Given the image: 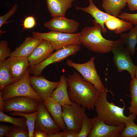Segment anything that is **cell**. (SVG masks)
Wrapping results in <instances>:
<instances>
[{"mask_svg": "<svg viewBox=\"0 0 137 137\" xmlns=\"http://www.w3.org/2000/svg\"><path fill=\"white\" fill-rule=\"evenodd\" d=\"M66 78L71 100L89 110H93L100 94L93 85L75 71L72 74L68 75Z\"/></svg>", "mask_w": 137, "mask_h": 137, "instance_id": "1", "label": "cell"}, {"mask_svg": "<svg viewBox=\"0 0 137 137\" xmlns=\"http://www.w3.org/2000/svg\"><path fill=\"white\" fill-rule=\"evenodd\" d=\"M107 88L104 92L100 93L95 101L94 106L97 116L106 124L118 126L135 120L136 115L129 114L128 116L124 115L126 106L123 101V106L120 107L115 105L113 102H109L107 98Z\"/></svg>", "mask_w": 137, "mask_h": 137, "instance_id": "2", "label": "cell"}, {"mask_svg": "<svg viewBox=\"0 0 137 137\" xmlns=\"http://www.w3.org/2000/svg\"><path fill=\"white\" fill-rule=\"evenodd\" d=\"M92 22L93 26L85 27L80 32L79 40L81 44L95 52H110L114 41L104 38L101 34L102 29L100 25L95 19Z\"/></svg>", "mask_w": 137, "mask_h": 137, "instance_id": "3", "label": "cell"}, {"mask_svg": "<svg viewBox=\"0 0 137 137\" xmlns=\"http://www.w3.org/2000/svg\"><path fill=\"white\" fill-rule=\"evenodd\" d=\"M29 67L24 77L19 81L6 86L0 91L4 101L19 96H26L33 98L39 102L43 101L31 87L29 82Z\"/></svg>", "mask_w": 137, "mask_h": 137, "instance_id": "4", "label": "cell"}, {"mask_svg": "<svg viewBox=\"0 0 137 137\" xmlns=\"http://www.w3.org/2000/svg\"><path fill=\"white\" fill-rule=\"evenodd\" d=\"M111 51L113 56V61L118 72H128L131 78L135 77L136 66L133 63L129 51L120 39L114 41Z\"/></svg>", "mask_w": 137, "mask_h": 137, "instance_id": "5", "label": "cell"}, {"mask_svg": "<svg viewBox=\"0 0 137 137\" xmlns=\"http://www.w3.org/2000/svg\"><path fill=\"white\" fill-rule=\"evenodd\" d=\"M31 32L33 37L49 42L54 50L69 45L81 44L79 40L80 32L71 34L54 31L45 33Z\"/></svg>", "mask_w": 137, "mask_h": 137, "instance_id": "6", "label": "cell"}, {"mask_svg": "<svg viewBox=\"0 0 137 137\" xmlns=\"http://www.w3.org/2000/svg\"><path fill=\"white\" fill-rule=\"evenodd\" d=\"M80 45L71 44L56 50L42 62L29 67L30 73L35 76L42 75L43 70L49 65L59 62L69 57L75 55L81 49Z\"/></svg>", "mask_w": 137, "mask_h": 137, "instance_id": "7", "label": "cell"}, {"mask_svg": "<svg viewBox=\"0 0 137 137\" xmlns=\"http://www.w3.org/2000/svg\"><path fill=\"white\" fill-rule=\"evenodd\" d=\"M95 57H92L87 62L82 64L74 62L70 60L66 61L68 66L73 67L78 72L84 79L90 82L100 93L105 91V87L98 75L95 66Z\"/></svg>", "mask_w": 137, "mask_h": 137, "instance_id": "8", "label": "cell"}, {"mask_svg": "<svg viewBox=\"0 0 137 137\" xmlns=\"http://www.w3.org/2000/svg\"><path fill=\"white\" fill-rule=\"evenodd\" d=\"M62 117L66 128L79 133L86 108L75 102L62 106Z\"/></svg>", "mask_w": 137, "mask_h": 137, "instance_id": "9", "label": "cell"}, {"mask_svg": "<svg viewBox=\"0 0 137 137\" xmlns=\"http://www.w3.org/2000/svg\"><path fill=\"white\" fill-rule=\"evenodd\" d=\"M39 102L28 96L16 97L4 101L3 111L6 113L18 111L31 113L37 111Z\"/></svg>", "mask_w": 137, "mask_h": 137, "instance_id": "10", "label": "cell"}, {"mask_svg": "<svg viewBox=\"0 0 137 137\" xmlns=\"http://www.w3.org/2000/svg\"><path fill=\"white\" fill-rule=\"evenodd\" d=\"M38 113L35 123V129L47 134H54L62 129L57 125L48 111L43 102L38 103Z\"/></svg>", "mask_w": 137, "mask_h": 137, "instance_id": "11", "label": "cell"}, {"mask_svg": "<svg viewBox=\"0 0 137 137\" xmlns=\"http://www.w3.org/2000/svg\"><path fill=\"white\" fill-rule=\"evenodd\" d=\"M92 119L93 127L89 137H121L126 126L125 123L118 126L107 125L97 116Z\"/></svg>", "mask_w": 137, "mask_h": 137, "instance_id": "12", "label": "cell"}, {"mask_svg": "<svg viewBox=\"0 0 137 137\" xmlns=\"http://www.w3.org/2000/svg\"><path fill=\"white\" fill-rule=\"evenodd\" d=\"M49 21L44 23L45 27L51 31L67 33H74L78 30L79 24L77 21L63 16L52 17Z\"/></svg>", "mask_w": 137, "mask_h": 137, "instance_id": "13", "label": "cell"}, {"mask_svg": "<svg viewBox=\"0 0 137 137\" xmlns=\"http://www.w3.org/2000/svg\"><path fill=\"white\" fill-rule=\"evenodd\" d=\"M29 82L33 90L43 101L51 97L59 81L53 82L47 80L43 76H30Z\"/></svg>", "mask_w": 137, "mask_h": 137, "instance_id": "14", "label": "cell"}, {"mask_svg": "<svg viewBox=\"0 0 137 137\" xmlns=\"http://www.w3.org/2000/svg\"><path fill=\"white\" fill-rule=\"evenodd\" d=\"M6 60L11 77L15 82L19 81L24 77L29 66L28 58L14 56Z\"/></svg>", "mask_w": 137, "mask_h": 137, "instance_id": "15", "label": "cell"}, {"mask_svg": "<svg viewBox=\"0 0 137 137\" xmlns=\"http://www.w3.org/2000/svg\"><path fill=\"white\" fill-rule=\"evenodd\" d=\"M54 50L49 42L42 40L31 55L28 58L29 67H33L44 61Z\"/></svg>", "mask_w": 137, "mask_h": 137, "instance_id": "16", "label": "cell"}, {"mask_svg": "<svg viewBox=\"0 0 137 137\" xmlns=\"http://www.w3.org/2000/svg\"><path fill=\"white\" fill-rule=\"evenodd\" d=\"M42 39L28 36L20 46L11 52L10 57L19 56L28 58L32 54Z\"/></svg>", "mask_w": 137, "mask_h": 137, "instance_id": "17", "label": "cell"}, {"mask_svg": "<svg viewBox=\"0 0 137 137\" xmlns=\"http://www.w3.org/2000/svg\"><path fill=\"white\" fill-rule=\"evenodd\" d=\"M93 1L94 0H88L89 5L87 7L82 8L76 6V9L77 10H81L90 14L102 27V32L104 34L105 33L107 32V30L104 26L105 22L114 16L100 10L96 6Z\"/></svg>", "mask_w": 137, "mask_h": 137, "instance_id": "18", "label": "cell"}, {"mask_svg": "<svg viewBox=\"0 0 137 137\" xmlns=\"http://www.w3.org/2000/svg\"><path fill=\"white\" fill-rule=\"evenodd\" d=\"M67 89L66 77L63 75L60 77L59 83L53 91L51 97L61 106L64 105H71L73 102L69 97Z\"/></svg>", "mask_w": 137, "mask_h": 137, "instance_id": "19", "label": "cell"}, {"mask_svg": "<svg viewBox=\"0 0 137 137\" xmlns=\"http://www.w3.org/2000/svg\"><path fill=\"white\" fill-rule=\"evenodd\" d=\"M43 103L57 125L63 130L66 129L62 117V106L51 97L43 101Z\"/></svg>", "mask_w": 137, "mask_h": 137, "instance_id": "20", "label": "cell"}, {"mask_svg": "<svg viewBox=\"0 0 137 137\" xmlns=\"http://www.w3.org/2000/svg\"><path fill=\"white\" fill-rule=\"evenodd\" d=\"M76 0H46L47 9L51 16H65Z\"/></svg>", "mask_w": 137, "mask_h": 137, "instance_id": "21", "label": "cell"}, {"mask_svg": "<svg viewBox=\"0 0 137 137\" xmlns=\"http://www.w3.org/2000/svg\"><path fill=\"white\" fill-rule=\"evenodd\" d=\"M127 0H102V6L106 13L116 17L127 5Z\"/></svg>", "mask_w": 137, "mask_h": 137, "instance_id": "22", "label": "cell"}, {"mask_svg": "<svg viewBox=\"0 0 137 137\" xmlns=\"http://www.w3.org/2000/svg\"><path fill=\"white\" fill-rule=\"evenodd\" d=\"M120 37L130 55L134 56L135 53V46L137 44V25L130 30L129 32L121 34Z\"/></svg>", "mask_w": 137, "mask_h": 137, "instance_id": "23", "label": "cell"}, {"mask_svg": "<svg viewBox=\"0 0 137 137\" xmlns=\"http://www.w3.org/2000/svg\"><path fill=\"white\" fill-rule=\"evenodd\" d=\"M15 82L10 75L6 59L0 62V90Z\"/></svg>", "mask_w": 137, "mask_h": 137, "instance_id": "24", "label": "cell"}, {"mask_svg": "<svg viewBox=\"0 0 137 137\" xmlns=\"http://www.w3.org/2000/svg\"><path fill=\"white\" fill-rule=\"evenodd\" d=\"M0 121L10 123L15 126L19 127L26 131H28L26 124L27 119L24 116L13 117L6 115L2 110H0Z\"/></svg>", "mask_w": 137, "mask_h": 137, "instance_id": "25", "label": "cell"}, {"mask_svg": "<svg viewBox=\"0 0 137 137\" xmlns=\"http://www.w3.org/2000/svg\"><path fill=\"white\" fill-rule=\"evenodd\" d=\"M132 79L130 85L131 100L128 109L129 114L137 115V79L135 77Z\"/></svg>", "mask_w": 137, "mask_h": 137, "instance_id": "26", "label": "cell"}, {"mask_svg": "<svg viewBox=\"0 0 137 137\" xmlns=\"http://www.w3.org/2000/svg\"><path fill=\"white\" fill-rule=\"evenodd\" d=\"M38 112L36 111L31 113H26L18 111L10 112L9 114L11 116H18L25 117L27 119L26 124L29 133V137H34L35 123Z\"/></svg>", "mask_w": 137, "mask_h": 137, "instance_id": "27", "label": "cell"}, {"mask_svg": "<svg viewBox=\"0 0 137 137\" xmlns=\"http://www.w3.org/2000/svg\"><path fill=\"white\" fill-rule=\"evenodd\" d=\"M93 125L92 118L88 117L85 114L83 117L81 128L77 137H88L92 129Z\"/></svg>", "mask_w": 137, "mask_h": 137, "instance_id": "28", "label": "cell"}, {"mask_svg": "<svg viewBox=\"0 0 137 137\" xmlns=\"http://www.w3.org/2000/svg\"><path fill=\"white\" fill-rule=\"evenodd\" d=\"M134 121H131L125 124V127L121 137H137V125Z\"/></svg>", "mask_w": 137, "mask_h": 137, "instance_id": "29", "label": "cell"}, {"mask_svg": "<svg viewBox=\"0 0 137 137\" xmlns=\"http://www.w3.org/2000/svg\"><path fill=\"white\" fill-rule=\"evenodd\" d=\"M11 52L6 40H2L0 42V62L5 60L10 56Z\"/></svg>", "mask_w": 137, "mask_h": 137, "instance_id": "30", "label": "cell"}, {"mask_svg": "<svg viewBox=\"0 0 137 137\" xmlns=\"http://www.w3.org/2000/svg\"><path fill=\"white\" fill-rule=\"evenodd\" d=\"M28 131H26L21 128L15 126L7 133L6 137H28Z\"/></svg>", "mask_w": 137, "mask_h": 137, "instance_id": "31", "label": "cell"}, {"mask_svg": "<svg viewBox=\"0 0 137 137\" xmlns=\"http://www.w3.org/2000/svg\"><path fill=\"white\" fill-rule=\"evenodd\" d=\"M118 17L121 19L130 22L133 25H137V13H130L122 12Z\"/></svg>", "mask_w": 137, "mask_h": 137, "instance_id": "32", "label": "cell"}, {"mask_svg": "<svg viewBox=\"0 0 137 137\" xmlns=\"http://www.w3.org/2000/svg\"><path fill=\"white\" fill-rule=\"evenodd\" d=\"M133 27V25L130 22L120 19L119 25L115 31V33L116 34H121L127 30H130Z\"/></svg>", "mask_w": 137, "mask_h": 137, "instance_id": "33", "label": "cell"}, {"mask_svg": "<svg viewBox=\"0 0 137 137\" xmlns=\"http://www.w3.org/2000/svg\"><path fill=\"white\" fill-rule=\"evenodd\" d=\"M120 20V19L117 17H114L106 20L105 24L109 29L111 30H115L118 27Z\"/></svg>", "mask_w": 137, "mask_h": 137, "instance_id": "34", "label": "cell"}, {"mask_svg": "<svg viewBox=\"0 0 137 137\" xmlns=\"http://www.w3.org/2000/svg\"><path fill=\"white\" fill-rule=\"evenodd\" d=\"M18 10V5L16 4H14L10 10L5 14L0 16V28L5 23L7 20L16 13Z\"/></svg>", "mask_w": 137, "mask_h": 137, "instance_id": "35", "label": "cell"}, {"mask_svg": "<svg viewBox=\"0 0 137 137\" xmlns=\"http://www.w3.org/2000/svg\"><path fill=\"white\" fill-rule=\"evenodd\" d=\"M36 24L35 19L33 16H31L25 18L23 25L24 29L31 28L33 27Z\"/></svg>", "mask_w": 137, "mask_h": 137, "instance_id": "36", "label": "cell"}, {"mask_svg": "<svg viewBox=\"0 0 137 137\" xmlns=\"http://www.w3.org/2000/svg\"><path fill=\"white\" fill-rule=\"evenodd\" d=\"M14 127V125L1 124L0 125V137H6L8 133Z\"/></svg>", "mask_w": 137, "mask_h": 137, "instance_id": "37", "label": "cell"}, {"mask_svg": "<svg viewBox=\"0 0 137 137\" xmlns=\"http://www.w3.org/2000/svg\"><path fill=\"white\" fill-rule=\"evenodd\" d=\"M63 137H77L78 133L66 128L63 130Z\"/></svg>", "mask_w": 137, "mask_h": 137, "instance_id": "38", "label": "cell"}, {"mask_svg": "<svg viewBox=\"0 0 137 137\" xmlns=\"http://www.w3.org/2000/svg\"><path fill=\"white\" fill-rule=\"evenodd\" d=\"M128 7L131 11L137 10V0H127Z\"/></svg>", "mask_w": 137, "mask_h": 137, "instance_id": "39", "label": "cell"}, {"mask_svg": "<svg viewBox=\"0 0 137 137\" xmlns=\"http://www.w3.org/2000/svg\"><path fill=\"white\" fill-rule=\"evenodd\" d=\"M34 137H48L47 134L45 132L39 130L34 129Z\"/></svg>", "mask_w": 137, "mask_h": 137, "instance_id": "40", "label": "cell"}, {"mask_svg": "<svg viewBox=\"0 0 137 137\" xmlns=\"http://www.w3.org/2000/svg\"><path fill=\"white\" fill-rule=\"evenodd\" d=\"M48 137H63V132H60L54 134H47Z\"/></svg>", "mask_w": 137, "mask_h": 137, "instance_id": "41", "label": "cell"}, {"mask_svg": "<svg viewBox=\"0 0 137 137\" xmlns=\"http://www.w3.org/2000/svg\"><path fill=\"white\" fill-rule=\"evenodd\" d=\"M4 101L1 95L0 94V110H2L3 111Z\"/></svg>", "mask_w": 137, "mask_h": 137, "instance_id": "42", "label": "cell"}, {"mask_svg": "<svg viewBox=\"0 0 137 137\" xmlns=\"http://www.w3.org/2000/svg\"><path fill=\"white\" fill-rule=\"evenodd\" d=\"M135 77L137 79V65L136 66V68L135 73Z\"/></svg>", "mask_w": 137, "mask_h": 137, "instance_id": "43", "label": "cell"}, {"mask_svg": "<svg viewBox=\"0 0 137 137\" xmlns=\"http://www.w3.org/2000/svg\"><path fill=\"white\" fill-rule=\"evenodd\" d=\"M136 50H137V47L136 48Z\"/></svg>", "mask_w": 137, "mask_h": 137, "instance_id": "44", "label": "cell"}, {"mask_svg": "<svg viewBox=\"0 0 137 137\" xmlns=\"http://www.w3.org/2000/svg\"><path fill=\"white\" fill-rule=\"evenodd\" d=\"M17 0V1H18V0Z\"/></svg>", "mask_w": 137, "mask_h": 137, "instance_id": "45", "label": "cell"}]
</instances>
